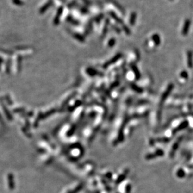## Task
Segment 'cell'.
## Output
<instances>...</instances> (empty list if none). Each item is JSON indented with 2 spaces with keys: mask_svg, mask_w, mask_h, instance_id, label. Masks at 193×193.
<instances>
[{
  "mask_svg": "<svg viewBox=\"0 0 193 193\" xmlns=\"http://www.w3.org/2000/svg\"><path fill=\"white\" fill-rule=\"evenodd\" d=\"M190 25H191V21L189 19H186L184 24L183 26V28L182 30V34L183 35H186L188 33L189 30Z\"/></svg>",
  "mask_w": 193,
  "mask_h": 193,
  "instance_id": "1",
  "label": "cell"
},
{
  "mask_svg": "<svg viewBox=\"0 0 193 193\" xmlns=\"http://www.w3.org/2000/svg\"><path fill=\"white\" fill-rule=\"evenodd\" d=\"M188 125H189L188 121L183 122L181 123V124L179 125V126L175 128V129L173 131V133L175 134V133H176L177 132H178V131H181V130L184 129H185V128H186L188 126Z\"/></svg>",
  "mask_w": 193,
  "mask_h": 193,
  "instance_id": "2",
  "label": "cell"
},
{
  "mask_svg": "<svg viewBox=\"0 0 193 193\" xmlns=\"http://www.w3.org/2000/svg\"><path fill=\"white\" fill-rule=\"evenodd\" d=\"M187 65H188L189 68H193V52L191 51H189L187 52Z\"/></svg>",
  "mask_w": 193,
  "mask_h": 193,
  "instance_id": "3",
  "label": "cell"
},
{
  "mask_svg": "<svg viewBox=\"0 0 193 193\" xmlns=\"http://www.w3.org/2000/svg\"><path fill=\"white\" fill-rule=\"evenodd\" d=\"M182 139V137H179V139H177V141L175 142V143L174 144V145H173L172 150V151H171V154H172V156L174 155V154L175 153V151L177 150V148H178V147H179V144H180L181 141Z\"/></svg>",
  "mask_w": 193,
  "mask_h": 193,
  "instance_id": "4",
  "label": "cell"
},
{
  "mask_svg": "<svg viewBox=\"0 0 193 193\" xmlns=\"http://www.w3.org/2000/svg\"><path fill=\"white\" fill-rule=\"evenodd\" d=\"M173 87H174V85L173 84H171L169 87H168V90L166 92V93H165L164 94V96H163V98H164V99H165V98H166L168 97V95H169V93H170V92H171L172 90V88H173Z\"/></svg>",
  "mask_w": 193,
  "mask_h": 193,
  "instance_id": "5",
  "label": "cell"
},
{
  "mask_svg": "<svg viewBox=\"0 0 193 193\" xmlns=\"http://www.w3.org/2000/svg\"><path fill=\"white\" fill-rule=\"evenodd\" d=\"M9 187L10 189H14V182H13V176L10 175L9 176Z\"/></svg>",
  "mask_w": 193,
  "mask_h": 193,
  "instance_id": "6",
  "label": "cell"
},
{
  "mask_svg": "<svg viewBox=\"0 0 193 193\" xmlns=\"http://www.w3.org/2000/svg\"><path fill=\"white\" fill-rule=\"evenodd\" d=\"M177 176L179 178H182L185 176V172L182 169H179L177 172Z\"/></svg>",
  "mask_w": 193,
  "mask_h": 193,
  "instance_id": "7",
  "label": "cell"
},
{
  "mask_svg": "<svg viewBox=\"0 0 193 193\" xmlns=\"http://www.w3.org/2000/svg\"><path fill=\"white\" fill-rule=\"evenodd\" d=\"M181 77L184 78H187V77H188V74H187V73L186 71H183V72H181Z\"/></svg>",
  "mask_w": 193,
  "mask_h": 193,
  "instance_id": "8",
  "label": "cell"
},
{
  "mask_svg": "<svg viewBox=\"0 0 193 193\" xmlns=\"http://www.w3.org/2000/svg\"><path fill=\"white\" fill-rule=\"evenodd\" d=\"M154 39L155 40V42H156V43H157V44H159L160 42V40H159V36L158 35H156V36H154Z\"/></svg>",
  "mask_w": 193,
  "mask_h": 193,
  "instance_id": "9",
  "label": "cell"
}]
</instances>
